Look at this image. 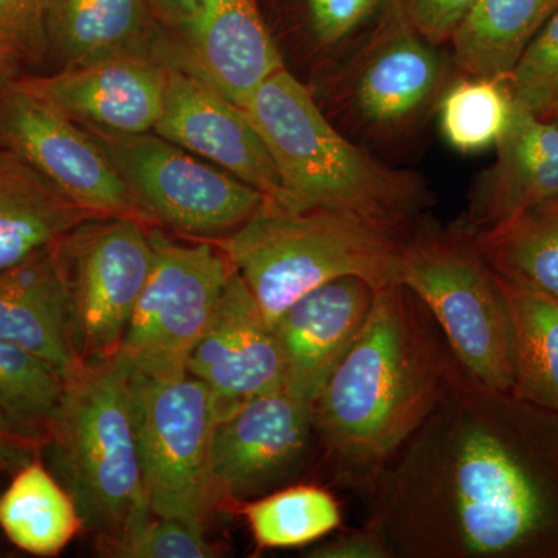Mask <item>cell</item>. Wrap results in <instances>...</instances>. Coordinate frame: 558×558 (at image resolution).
Listing matches in <instances>:
<instances>
[{
  "instance_id": "cell-10",
  "label": "cell",
  "mask_w": 558,
  "mask_h": 558,
  "mask_svg": "<svg viewBox=\"0 0 558 558\" xmlns=\"http://www.w3.org/2000/svg\"><path fill=\"white\" fill-rule=\"evenodd\" d=\"M73 347L83 363L116 357L153 267L149 226L90 219L60 240Z\"/></svg>"
},
{
  "instance_id": "cell-4",
  "label": "cell",
  "mask_w": 558,
  "mask_h": 558,
  "mask_svg": "<svg viewBox=\"0 0 558 558\" xmlns=\"http://www.w3.org/2000/svg\"><path fill=\"white\" fill-rule=\"evenodd\" d=\"M62 379L39 458L69 492L83 532L101 557L154 517L140 468L130 387L112 360L81 363Z\"/></svg>"
},
{
  "instance_id": "cell-17",
  "label": "cell",
  "mask_w": 558,
  "mask_h": 558,
  "mask_svg": "<svg viewBox=\"0 0 558 558\" xmlns=\"http://www.w3.org/2000/svg\"><path fill=\"white\" fill-rule=\"evenodd\" d=\"M178 64L244 109L260 84L284 68L256 0H204L189 24Z\"/></svg>"
},
{
  "instance_id": "cell-24",
  "label": "cell",
  "mask_w": 558,
  "mask_h": 558,
  "mask_svg": "<svg viewBox=\"0 0 558 558\" xmlns=\"http://www.w3.org/2000/svg\"><path fill=\"white\" fill-rule=\"evenodd\" d=\"M0 532L33 557L60 556L80 532L78 509L39 457L0 492Z\"/></svg>"
},
{
  "instance_id": "cell-2",
  "label": "cell",
  "mask_w": 558,
  "mask_h": 558,
  "mask_svg": "<svg viewBox=\"0 0 558 558\" xmlns=\"http://www.w3.org/2000/svg\"><path fill=\"white\" fill-rule=\"evenodd\" d=\"M450 355L438 323L410 289L376 290L357 339L311 403L333 483L369 494L435 409Z\"/></svg>"
},
{
  "instance_id": "cell-21",
  "label": "cell",
  "mask_w": 558,
  "mask_h": 558,
  "mask_svg": "<svg viewBox=\"0 0 558 558\" xmlns=\"http://www.w3.org/2000/svg\"><path fill=\"white\" fill-rule=\"evenodd\" d=\"M47 33L62 69L124 51L161 50L148 0H50Z\"/></svg>"
},
{
  "instance_id": "cell-18",
  "label": "cell",
  "mask_w": 558,
  "mask_h": 558,
  "mask_svg": "<svg viewBox=\"0 0 558 558\" xmlns=\"http://www.w3.org/2000/svg\"><path fill=\"white\" fill-rule=\"evenodd\" d=\"M0 339L49 363L62 377L83 363L70 330L60 241L0 270Z\"/></svg>"
},
{
  "instance_id": "cell-26",
  "label": "cell",
  "mask_w": 558,
  "mask_h": 558,
  "mask_svg": "<svg viewBox=\"0 0 558 558\" xmlns=\"http://www.w3.org/2000/svg\"><path fill=\"white\" fill-rule=\"evenodd\" d=\"M498 282L509 318L512 395L558 414V300Z\"/></svg>"
},
{
  "instance_id": "cell-28",
  "label": "cell",
  "mask_w": 558,
  "mask_h": 558,
  "mask_svg": "<svg viewBox=\"0 0 558 558\" xmlns=\"http://www.w3.org/2000/svg\"><path fill=\"white\" fill-rule=\"evenodd\" d=\"M513 112L508 80L468 76L449 87L440 100V131L459 153H481L497 145Z\"/></svg>"
},
{
  "instance_id": "cell-20",
  "label": "cell",
  "mask_w": 558,
  "mask_h": 558,
  "mask_svg": "<svg viewBox=\"0 0 558 558\" xmlns=\"http://www.w3.org/2000/svg\"><path fill=\"white\" fill-rule=\"evenodd\" d=\"M90 219L17 154L0 148V270L62 240Z\"/></svg>"
},
{
  "instance_id": "cell-23",
  "label": "cell",
  "mask_w": 558,
  "mask_h": 558,
  "mask_svg": "<svg viewBox=\"0 0 558 558\" xmlns=\"http://www.w3.org/2000/svg\"><path fill=\"white\" fill-rule=\"evenodd\" d=\"M558 0H475L451 35L454 62L468 76L509 80Z\"/></svg>"
},
{
  "instance_id": "cell-7",
  "label": "cell",
  "mask_w": 558,
  "mask_h": 558,
  "mask_svg": "<svg viewBox=\"0 0 558 558\" xmlns=\"http://www.w3.org/2000/svg\"><path fill=\"white\" fill-rule=\"evenodd\" d=\"M149 238L153 267L112 362L126 376L161 379L186 373L234 267L211 241L183 244L160 227Z\"/></svg>"
},
{
  "instance_id": "cell-8",
  "label": "cell",
  "mask_w": 558,
  "mask_h": 558,
  "mask_svg": "<svg viewBox=\"0 0 558 558\" xmlns=\"http://www.w3.org/2000/svg\"><path fill=\"white\" fill-rule=\"evenodd\" d=\"M140 468L154 515L207 529V468L219 411L207 385L191 374L126 376Z\"/></svg>"
},
{
  "instance_id": "cell-13",
  "label": "cell",
  "mask_w": 558,
  "mask_h": 558,
  "mask_svg": "<svg viewBox=\"0 0 558 558\" xmlns=\"http://www.w3.org/2000/svg\"><path fill=\"white\" fill-rule=\"evenodd\" d=\"M172 65L161 50L124 51L10 86L47 102L81 126L145 134L160 119Z\"/></svg>"
},
{
  "instance_id": "cell-32",
  "label": "cell",
  "mask_w": 558,
  "mask_h": 558,
  "mask_svg": "<svg viewBox=\"0 0 558 558\" xmlns=\"http://www.w3.org/2000/svg\"><path fill=\"white\" fill-rule=\"evenodd\" d=\"M223 549L208 542L205 532L182 521L154 515L131 537L105 550L108 558H216Z\"/></svg>"
},
{
  "instance_id": "cell-11",
  "label": "cell",
  "mask_w": 558,
  "mask_h": 558,
  "mask_svg": "<svg viewBox=\"0 0 558 558\" xmlns=\"http://www.w3.org/2000/svg\"><path fill=\"white\" fill-rule=\"evenodd\" d=\"M318 447L312 407L284 388L245 400L218 418L209 446L207 497L211 515L234 512L288 486Z\"/></svg>"
},
{
  "instance_id": "cell-14",
  "label": "cell",
  "mask_w": 558,
  "mask_h": 558,
  "mask_svg": "<svg viewBox=\"0 0 558 558\" xmlns=\"http://www.w3.org/2000/svg\"><path fill=\"white\" fill-rule=\"evenodd\" d=\"M154 132L260 191L267 199L284 204L274 159L244 110L190 69L172 65Z\"/></svg>"
},
{
  "instance_id": "cell-19",
  "label": "cell",
  "mask_w": 558,
  "mask_h": 558,
  "mask_svg": "<svg viewBox=\"0 0 558 558\" xmlns=\"http://www.w3.org/2000/svg\"><path fill=\"white\" fill-rule=\"evenodd\" d=\"M497 160L472 205L473 229L558 201V126L515 105L509 130L495 145Z\"/></svg>"
},
{
  "instance_id": "cell-29",
  "label": "cell",
  "mask_w": 558,
  "mask_h": 558,
  "mask_svg": "<svg viewBox=\"0 0 558 558\" xmlns=\"http://www.w3.org/2000/svg\"><path fill=\"white\" fill-rule=\"evenodd\" d=\"M64 379L53 366L0 339V410L36 442H43L60 402Z\"/></svg>"
},
{
  "instance_id": "cell-9",
  "label": "cell",
  "mask_w": 558,
  "mask_h": 558,
  "mask_svg": "<svg viewBox=\"0 0 558 558\" xmlns=\"http://www.w3.org/2000/svg\"><path fill=\"white\" fill-rule=\"evenodd\" d=\"M86 130L106 150L154 227H170L201 240H218L244 226L266 201L260 191L205 163L156 132Z\"/></svg>"
},
{
  "instance_id": "cell-35",
  "label": "cell",
  "mask_w": 558,
  "mask_h": 558,
  "mask_svg": "<svg viewBox=\"0 0 558 558\" xmlns=\"http://www.w3.org/2000/svg\"><path fill=\"white\" fill-rule=\"evenodd\" d=\"M310 558H392L387 539L377 529L365 524L357 531L344 532L307 550Z\"/></svg>"
},
{
  "instance_id": "cell-12",
  "label": "cell",
  "mask_w": 558,
  "mask_h": 558,
  "mask_svg": "<svg viewBox=\"0 0 558 558\" xmlns=\"http://www.w3.org/2000/svg\"><path fill=\"white\" fill-rule=\"evenodd\" d=\"M0 148L17 154L97 218H131L154 227L98 140L13 86L0 87Z\"/></svg>"
},
{
  "instance_id": "cell-22",
  "label": "cell",
  "mask_w": 558,
  "mask_h": 558,
  "mask_svg": "<svg viewBox=\"0 0 558 558\" xmlns=\"http://www.w3.org/2000/svg\"><path fill=\"white\" fill-rule=\"evenodd\" d=\"M442 64L414 33L402 31L380 43L355 81L354 100L374 126L396 128L424 108L438 89Z\"/></svg>"
},
{
  "instance_id": "cell-30",
  "label": "cell",
  "mask_w": 558,
  "mask_h": 558,
  "mask_svg": "<svg viewBox=\"0 0 558 558\" xmlns=\"http://www.w3.org/2000/svg\"><path fill=\"white\" fill-rule=\"evenodd\" d=\"M50 0H0V87L36 75L50 54Z\"/></svg>"
},
{
  "instance_id": "cell-38",
  "label": "cell",
  "mask_w": 558,
  "mask_h": 558,
  "mask_svg": "<svg viewBox=\"0 0 558 558\" xmlns=\"http://www.w3.org/2000/svg\"><path fill=\"white\" fill-rule=\"evenodd\" d=\"M543 119L550 121V123L557 124L558 126V105L556 108L550 109L548 113H545V116H542Z\"/></svg>"
},
{
  "instance_id": "cell-31",
  "label": "cell",
  "mask_w": 558,
  "mask_h": 558,
  "mask_svg": "<svg viewBox=\"0 0 558 558\" xmlns=\"http://www.w3.org/2000/svg\"><path fill=\"white\" fill-rule=\"evenodd\" d=\"M520 108L545 116L558 105V9L535 38L508 80Z\"/></svg>"
},
{
  "instance_id": "cell-3",
  "label": "cell",
  "mask_w": 558,
  "mask_h": 558,
  "mask_svg": "<svg viewBox=\"0 0 558 558\" xmlns=\"http://www.w3.org/2000/svg\"><path fill=\"white\" fill-rule=\"evenodd\" d=\"M242 110L274 159L284 207L347 213L411 233L425 205L422 180L349 143L288 69L264 81Z\"/></svg>"
},
{
  "instance_id": "cell-15",
  "label": "cell",
  "mask_w": 558,
  "mask_h": 558,
  "mask_svg": "<svg viewBox=\"0 0 558 558\" xmlns=\"http://www.w3.org/2000/svg\"><path fill=\"white\" fill-rule=\"evenodd\" d=\"M186 373L207 385L219 417L245 400L284 388V357L277 329L236 270L207 330L191 351Z\"/></svg>"
},
{
  "instance_id": "cell-5",
  "label": "cell",
  "mask_w": 558,
  "mask_h": 558,
  "mask_svg": "<svg viewBox=\"0 0 558 558\" xmlns=\"http://www.w3.org/2000/svg\"><path fill=\"white\" fill-rule=\"evenodd\" d=\"M410 234L347 213L296 211L266 197L244 226L211 242L275 325L296 300L333 279L357 277L376 289L399 284Z\"/></svg>"
},
{
  "instance_id": "cell-25",
  "label": "cell",
  "mask_w": 558,
  "mask_h": 558,
  "mask_svg": "<svg viewBox=\"0 0 558 558\" xmlns=\"http://www.w3.org/2000/svg\"><path fill=\"white\" fill-rule=\"evenodd\" d=\"M472 233L481 256L501 281L558 300V201Z\"/></svg>"
},
{
  "instance_id": "cell-37",
  "label": "cell",
  "mask_w": 558,
  "mask_h": 558,
  "mask_svg": "<svg viewBox=\"0 0 558 558\" xmlns=\"http://www.w3.org/2000/svg\"><path fill=\"white\" fill-rule=\"evenodd\" d=\"M149 5L163 13L175 24L186 25L201 9L204 0H148Z\"/></svg>"
},
{
  "instance_id": "cell-1",
  "label": "cell",
  "mask_w": 558,
  "mask_h": 558,
  "mask_svg": "<svg viewBox=\"0 0 558 558\" xmlns=\"http://www.w3.org/2000/svg\"><path fill=\"white\" fill-rule=\"evenodd\" d=\"M366 498L392 558L558 557V414L451 354L435 409Z\"/></svg>"
},
{
  "instance_id": "cell-34",
  "label": "cell",
  "mask_w": 558,
  "mask_h": 558,
  "mask_svg": "<svg viewBox=\"0 0 558 558\" xmlns=\"http://www.w3.org/2000/svg\"><path fill=\"white\" fill-rule=\"evenodd\" d=\"M411 24L429 40L451 38L475 0H402Z\"/></svg>"
},
{
  "instance_id": "cell-36",
  "label": "cell",
  "mask_w": 558,
  "mask_h": 558,
  "mask_svg": "<svg viewBox=\"0 0 558 558\" xmlns=\"http://www.w3.org/2000/svg\"><path fill=\"white\" fill-rule=\"evenodd\" d=\"M39 457V444L0 410V475L11 476Z\"/></svg>"
},
{
  "instance_id": "cell-33",
  "label": "cell",
  "mask_w": 558,
  "mask_h": 558,
  "mask_svg": "<svg viewBox=\"0 0 558 558\" xmlns=\"http://www.w3.org/2000/svg\"><path fill=\"white\" fill-rule=\"evenodd\" d=\"M380 0H307L312 27L323 44H336L355 31Z\"/></svg>"
},
{
  "instance_id": "cell-16",
  "label": "cell",
  "mask_w": 558,
  "mask_h": 558,
  "mask_svg": "<svg viewBox=\"0 0 558 558\" xmlns=\"http://www.w3.org/2000/svg\"><path fill=\"white\" fill-rule=\"evenodd\" d=\"M376 290L362 278L333 279L279 315L274 326L284 357L286 391L312 403L357 339Z\"/></svg>"
},
{
  "instance_id": "cell-6",
  "label": "cell",
  "mask_w": 558,
  "mask_h": 558,
  "mask_svg": "<svg viewBox=\"0 0 558 558\" xmlns=\"http://www.w3.org/2000/svg\"><path fill=\"white\" fill-rule=\"evenodd\" d=\"M399 284L438 323L451 354L476 379L512 392L505 296L470 229L417 231L403 247Z\"/></svg>"
},
{
  "instance_id": "cell-27",
  "label": "cell",
  "mask_w": 558,
  "mask_h": 558,
  "mask_svg": "<svg viewBox=\"0 0 558 558\" xmlns=\"http://www.w3.org/2000/svg\"><path fill=\"white\" fill-rule=\"evenodd\" d=\"M234 512L244 517L258 550L303 548L343 523L332 492L310 483L288 484L242 502Z\"/></svg>"
}]
</instances>
